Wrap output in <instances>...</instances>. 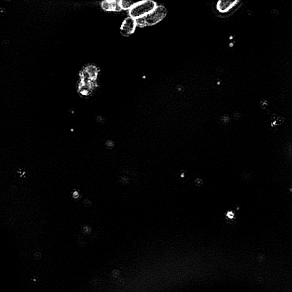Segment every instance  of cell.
I'll list each match as a JSON object with an SVG mask.
<instances>
[{"label":"cell","mask_w":292,"mask_h":292,"mask_svg":"<svg viewBox=\"0 0 292 292\" xmlns=\"http://www.w3.org/2000/svg\"><path fill=\"white\" fill-rule=\"evenodd\" d=\"M167 10L165 7L162 5L157 6L154 10L147 15L136 20L137 27L144 28L153 26L162 21L167 16Z\"/></svg>","instance_id":"cell-1"},{"label":"cell","mask_w":292,"mask_h":292,"mask_svg":"<svg viewBox=\"0 0 292 292\" xmlns=\"http://www.w3.org/2000/svg\"><path fill=\"white\" fill-rule=\"evenodd\" d=\"M156 6V3L153 1L138 2L130 10V17L137 20L151 12Z\"/></svg>","instance_id":"cell-2"},{"label":"cell","mask_w":292,"mask_h":292,"mask_svg":"<svg viewBox=\"0 0 292 292\" xmlns=\"http://www.w3.org/2000/svg\"><path fill=\"white\" fill-rule=\"evenodd\" d=\"M137 27L136 20L128 17L123 22L120 29V33L124 36H129L134 34Z\"/></svg>","instance_id":"cell-3"},{"label":"cell","mask_w":292,"mask_h":292,"mask_svg":"<svg viewBox=\"0 0 292 292\" xmlns=\"http://www.w3.org/2000/svg\"><path fill=\"white\" fill-rule=\"evenodd\" d=\"M119 1H105L101 3L102 8L108 12H119L122 9H120Z\"/></svg>","instance_id":"cell-4"},{"label":"cell","mask_w":292,"mask_h":292,"mask_svg":"<svg viewBox=\"0 0 292 292\" xmlns=\"http://www.w3.org/2000/svg\"><path fill=\"white\" fill-rule=\"evenodd\" d=\"M237 1H220L218 3V9L220 10L221 12H226L231 9L233 6L235 5Z\"/></svg>","instance_id":"cell-5"},{"label":"cell","mask_w":292,"mask_h":292,"mask_svg":"<svg viewBox=\"0 0 292 292\" xmlns=\"http://www.w3.org/2000/svg\"><path fill=\"white\" fill-rule=\"evenodd\" d=\"M138 2L133 1H119V5L122 10H130L134 5H136Z\"/></svg>","instance_id":"cell-6"},{"label":"cell","mask_w":292,"mask_h":292,"mask_svg":"<svg viewBox=\"0 0 292 292\" xmlns=\"http://www.w3.org/2000/svg\"><path fill=\"white\" fill-rule=\"evenodd\" d=\"M107 145L109 147H112L114 145V143H113V142L109 141L107 142Z\"/></svg>","instance_id":"cell-7"},{"label":"cell","mask_w":292,"mask_h":292,"mask_svg":"<svg viewBox=\"0 0 292 292\" xmlns=\"http://www.w3.org/2000/svg\"><path fill=\"white\" fill-rule=\"evenodd\" d=\"M73 196H74V198L76 199L79 196V193L77 192H75L74 194H73Z\"/></svg>","instance_id":"cell-8"}]
</instances>
